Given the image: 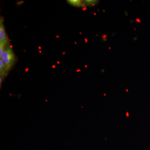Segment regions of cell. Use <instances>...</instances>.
Segmentation results:
<instances>
[{
  "mask_svg": "<svg viewBox=\"0 0 150 150\" xmlns=\"http://www.w3.org/2000/svg\"><path fill=\"white\" fill-rule=\"evenodd\" d=\"M1 59L8 71L16 61L15 56L12 49L9 46H7L4 49Z\"/></svg>",
  "mask_w": 150,
  "mask_h": 150,
  "instance_id": "6da1fadb",
  "label": "cell"
},
{
  "mask_svg": "<svg viewBox=\"0 0 150 150\" xmlns=\"http://www.w3.org/2000/svg\"><path fill=\"white\" fill-rule=\"evenodd\" d=\"M8 42V38L6 34L5 28L3 23L2 20L0 21V46H5Z\"/></svg>",
  "mask_w": 150,
  "mask_h": 150,
  "instance_id": "7a4b0ae2",
  "label": "cell"
},
{
  "mask_svg": "<svg viewBox=\"0 0 150 150\" xmlns=\"http://www.w3.org/2000/svg\"><path fill=\"white\" fill-rule=\"evenodd\" d=\"M8 71L5 65L3 64L2 60H0V72H1V77L5 76L7 73L8 72Z\"/></svg>",
  "mask_w": 150,
  "mask_h": 150,
  "instance_id": "3957f363",
  "label": "cell"
},
{
  "mask_svg": "<svg viewBox=\"0 0 150 150\" xmlns=\"http://www.w3.org/2000/svg\"><path fill=\"white\" fill-rule=\"evenodd\" d=\"M68 2L72 5L75 6L76 7L84 6L85 4H84V2H82L81 1H78V0H74V1H69Z\"/></svg>",
  "mask_w": 150,
  "mask_h": 150,
  "instance_id": "277c9868",
  "label": "cell"
},
{
  "mask_svg": "<svg viewBox=\"0 0 150 150\" xmlns=\"http://www.w3.org/2000/svg\"><path fill=\"white\" fill-rule=\"evenodd\" d=\"M98 1H85L84 3H85L87 6H95L98 3Z\"/></svg>",
  "mask_w": 150,
  "mask_h": 150,
  "instance_id": "5b68a950",
  "label": "cell"
}]
</instances>
